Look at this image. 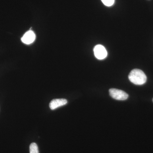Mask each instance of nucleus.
Listing matches in <instances>:
<instances>
[{
	"label": "nucleus",
	"mask_w": 153,
	"mask_h": 153,
	"mask_svg": "<svg viewBox=\"0 0 153 153\" xmlns=\"http://www.w3.org/2000/svg\"></svg>",
	"instance_id": "6e6552de"
},
{
	"label": "nucleus",
	"mask_w": 153,
	"mask_h": 153,
	"mask_svg": "<svg viewBox=\"0 0 153 153\" xmlns=\"http://www.w3.org/2000/svg\"><path fill=\"white\" fill-rule=\"evenodd\" d=\"M36 37V35L34 32L33 31L30 30L25 33L22 38V41L24 44H30L35 41Z\"/></svg>",
	"instance_id": "20e7f679"
},
{
	"label": "nucleus",
	"mask_w": 153,
	"mask_h": 153,
	"mask_svg": "<svg viewBox=\"0 0 153 153\" xmlns=\"http://www.w3.org/2000/svg\"><path fill=\"white\" fill-rule=\"evenodd\" d=\"M131 82L137 85H142L146 82L147 76L143 71L140 69H134L128 75Z\"/></svg>",
	"instance_id": "f257e3e1"
},
{
	"label": "nucleus",
	"mask_w": 153,
	"mask_h": 153,
	"mask_svg": "<svg viewBox=\"0 0 153 153\" xmlns=\"http://www.w3.org/2000/svg\"><path fill=\"white\" fill-rule=\"evenodd\" d=\"M30 153H39L38 146L36 143L31 144L30 146Z\"/></svg>",
	"instance_id": "423d86ee"
},
{
	"label": "nucleus",
	"mask_w": 153,
	"mask_h": 153,
	"mask_svg": "<svg viewBox=\"0 0 153 153\" xmlns=\"http://www.w3.org/2000/svg\"><path fill=\"white\" fill-rule=\"evenodd\" d=\"M94 55L99 60H102L106 57L107 52L106 49L101 45H97L94 49Z\"/></svg>",
	"instance_id": "7ed1b4c3"
},
{
	"label": "nucleus",
	"mask_w": 153,
	"mask_h": 153,
	"mask_svg": "<svg viewBox=\"0 0 153 153\" xmlns=\"http://www.w3.org/2000/svg\"><path fill=\"white\" fill-rule=\"evenodd\" d=\"M67 103V100L65 99H56L51 101L49 103V107L50 109L54 110L65 105Z\"/></svg>",
	"instance_id": "39448f33"
},
{
	"label": "nucleus",
	"mask_w": 153,
	"mask_h": 153,
	"mask_svg": "<svg viewBox=\"0 0 153 153\" xmlns=\"http://www.w3.org/2000/svg\"><path fill=\"white\" fill-rule=\"evenodd\" d=\"M109 92L111 96L117 100H124L128 97V94L125 91L117 88H111Z\"/></svg>",
	"instance_id": "f03ea898"
},
{
	"label": "nucleus",
	"mask_w": 153,
	"mask_h": 153,
	"mask_svg": "<svg viewBox=\"0 0 153 153\" xmlns=\"http://www.w3.org/2000/svg\"><path fill=\"white\" fill-rule=\"evenodd\" d=\"M105 5L107 7H110L114 4V0H101Z\"/></svg>",
	"instance_id": "0eeeda50"
}]
</instances>
